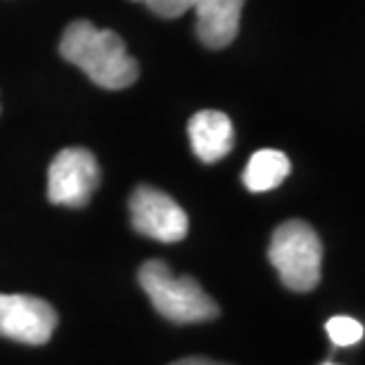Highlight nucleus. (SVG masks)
Returning <instances> with one entry per match:
<instances>
[{
  "mask_svg": "<svg viewBox=\"0 0 365 365\" xmlns=\"http://www.w3.org/2000/svg\"><path fill=\"white\" fill-rule=\"evenodd\" d=\"M100 185V166L91 150L64 148L48 169V200L60 207L81 209Z\"/></svg>",
  "mask_w": 365,
  "mask_h": 365,
  "instance_id": "obj_4",
  "label": "nucleus"
},
{
  "mask_svg": "<svg viewBox=\"0 0 365 365\" xmlns=\"http://www.w3.org/2000/svg\"><path fill=\"white\" fill-rule=\"evenodd\" d=\"M138 3H145L152 12L159 14L164 19H176L182 17L187 10L195 7V0H138Z\"/></svg>",
  "mask_w": 365,
  "mask_h": 365,
  "instance_id": "obj_11",
  "label": "nucleus"
},
{
  "mask_svg": "<svg viewBox=\"0 0 365 365\" xmlns=\"http://www.w3.org/2000/svg\"><path fill=\"white\" fill-rule=\"evenodd\" d=\"M187 138L192 152L204 164H216L230 155L235 145V128L228 114L218 109H202L187 123Z\"/></svg>",
  "mask_w": 365,
  "mask_h": 365,
  "instance_id": "obj_7",
  "label": "nucleus"
},
{
  "mask_svg": "<svg viewBox=\"0 0 365 365\" xmlns=\"http://www.w3.org/2000/svg\"><path fill=\"white\" fill-rule=\"evenodd\" d=\"M130 223L145 237L157 242H180L187 235V214L171 195L152 185H140L130 195Z\"/></svg>",
  "mask_w": 365,
  "mask_h": 365,
  "instance_id": "obj_5",
  "label": "nucleus"
},
{
  "mask_svg": "<svg viewBox=\"0 0 365 365\" xmlns=\"http://www.w3.org/2000/svg\"><path fill=\"white\" fill-rule=\"evenodd\" d=\"M171 365H225V363H218V361H211V359H200V356H195V359H180Z\"/></svg>",
  "mask_w": 365,
  "mask_h": 365,
  "instance_id": "obj_12",
  "label": "nucleus"
},
{
  "mask_svg": "<svg viewBox=\"0 0 365 365\" xmlns=\"http://www.w3.org/2000/svg\"><path fill=\"white\" fill-rule=\"evenodd\" d=\"M57 313L31 294H0V337L41 346L53 337Z\"/></svg>",
  "mask_w": 365,
  "mask_h": 365,
  "instance_id": "obj_6",
  "label": "nucleus"
},
{
  "mask_svg": "<svg viewBox=\"0 0 365 365\" xmlns=\"http://www.w3.org/2000/svg\"><path fill=\"white\" fill-rule=\"evenodd\" d=\"M245 0H195L197 36L207 48H228L237 38Z\"/></svg>",
  "mask_w": 365,
  "mask_h": 365,
  "instance_id": "obj_8",
  "label": "nucleus"
},
{
  "mask_svg": "<svg viewBox=\"0 0 365 365\" xmlns=\"http://www.w3.org/2000/svg\"><path fill=\"white\" fill-rule=\"evenodd\" d=\"M60 55L105 91H123L140 76V67L128 55L121 36L98 29L88 19H76L64 29Z\"/></svg>",
  "mask_w": 365,
  "mask_h": 365,
  "instance_id": "obj_1",
  "label": "nucleus"
},
{
  "mask_svg": "<svg viewBox=\"0 0 365 365\" xmlns=\"http://www.w3.org/2000/svg\"><path fill=\"white\" fill-rule=\"evenodd\" d=\"M140 287L166 320L178 325L207 323L218 318V304L190 275H173L166 261H145L138 273Z\"/></svg>",
  "mask_w": 365,
  "mask_h": 365,
  "instance_id": "obj_2",
  "label": "nucleus"
},
{
  "mask_svg": "<svg viewBox=\"0 0 365 365\" xmlns=\"http://www.w3.org/2000/svg\"><path fill=\"white\" fill-rule=\"evenodd\" d=\"M325 365H334V363H325Z\"/></svg>",
  "mask_w": 365,
  "mask_h": 365,
  "instance_id": "obj_13",
  "label": "nucleus"
},
{
  "mask_svg": "<svg viewBox=\"0 0 365 365\" xmlns=\"http://www.w3.org/2000/svg\"><path fill=\"white\" fill-rule=\"evenodd\" d=\"M268 259L280 275L282 284L292 292H311L320 282V264H323V245L318 232L306 221H284L277 225Z\"/></svg>",
  "mask_w": 365,
  "mask_h": 365,
  "instance_id": "obj_3",
  "label": "nucleus"
},
{
  "mask_svg": "<svg viewBox=\"0 0 365 365\" xmlns=\"http://www.w3.org/2000/svg\"><path fill=\"white\" fill-rule=\"evenodd\" d=\"M327 334H330L332 344L337 346H351L356 341L363 339V325L359 320L349 318V316H337V318H330L325 325Z\"/></svg>",
  "mask_w": 365,
  "mask_h": 365,
  "instance_id": "obj_10",
  "label": "nucleus"
},
{
  "mask_svg": "<svg viewBox=\"0 0 365 365\" xmlns=\"http://www.w3.org/2000/svg\"><path fill=\"white\" fill-rule=\"evenodd\" d=\"M289 159L280 150H259L254 152L250 164H247L242 180L250 192H268V190L280 185L289 176Z\"/></svg>",
  "mask_w": 365,
  "mask_h": 365,
  "instance_id": "obj_9",
  "label": "nucleus"
}]
</instances>
